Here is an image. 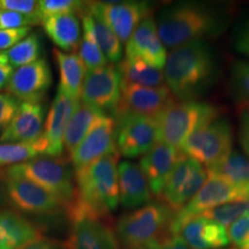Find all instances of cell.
<instances>
[{"instance_id": "d6a6232c", "label": "cell", "mask_w": 249, "mask_h": 249, "mask_svg": "<svg viewBox=\"0 0 249 249\" xmlns=\"http://www.w3.org/2000/svg\"><path fill=\"white\" fill-rule=\"evenodd\" d=\"M14 68H20L37 61L40 55V39L37 34H30L17 45L5 52Z\"/></svg>"}, {"instance_id": "d590c367", "label": "cell", "mask_w": 249, "mask_h": 249, "mask_svg": "<svg viewBox=\"0 0 249 249\" xmlns=\"http://www.w3.org/2000/svg\"><path fill=\"white\" fill-rule=\"evenodd\" d=\"M86 8V2L77 0H40L39 13L40 21L52 15L66 13H82Z\"/></svg>"}, {"instance_id": "44dd1931", "label": "cell", "mask_w": 249, "mask_h": 249, "mask_svg": "<svg viewBox=\"0 0 249 249\" xmlns=\"http://www.w3.org/2000/svg\"><path fill=\"white\" fill-rule=\"evenodd\" d=\"M183 152L179 148L157 142L143 155L140 166L147 177L152 195L160 200L164 187Z\"/></svg>"}, {"instance_id": "1f68e13d", "label": "cell", "mask_w": 249, "mask_h": 249, "mask_svg": "<svg viewBox=\"0 0 249 249\" xmlns=\"http://www.w3.org/2000/svg\"><path fill=\"white\" fill-rule=\"evenodd\" d=\"M90 17H91L93 34H95L99 48L104 53L105 58L112 64H116V62L119 64L123 60V43L107 24L92 17L91 14Z\"/></svg>"}, {"instance_id": "2e32d148", "label": "cell", "mask_w": 249, "mask_h": 249, "mask_svg": "<svg viewBox=\"0 0 249 249\" xmlns=\"http://www.w3.org/2000/svg\"><path fill=\"white\" fill-rule=\"evenodd\" d=\"M123 81L114 65L87 71L80 99L103 112L113 111L119 103Z\"/></svg>"}, {"instance_id": "ee69618b", "label": "cell", "mask_w": 249, "mask_h": 249, "mask_svg": "<svg viewBox=\"0 0 249 249\" xmlns=\"http://www.w3.org/2000/svg\"><path fill=\"white\" fill-rule=\"evenodd\" d=\"M14 67L9 62L6 53H0V90L6 89L13 75Z\"/></svg>"}, {"instance_id": "9c48e42d", "label": "cell", "mask_w": 249, "mask_h": 249, "mask_svg": "<svg viewBox=\"0 0 249 249\" xmlns=\"http://www.w3.org/2000/svg\"><path fill=\"white\" fill-rule=\"evenodd\" d=\"M86 11L113 31L121 43H127L143 18L150 15L145 1H91Z\"/></svg>"}, {"instance_id": "60d3db41", "label": "cell", "mask_w": 249, "mask_h": 249, "mask_svg": "<svg viewBox=\"0 0 249 249\" xmlns=\"http://www.w3.org/2000/svg\"><path fill=\"white\" fill-rule=\"evenodd\" d=\"M31 27L18 28V29H6L0 30V50L1 51H8L18 43L29 36Z\"/></svg>"}, {"instance_id": "f35d334b", "label": "cell", "mask_w": 249, "mask_h": 249, "mask_svg": "<svg viewBox=\"0 0 249 249\" xmlns=\"http://www.w3.org/2000/svg\"><path fill=\"white\" fill-rule=\"evenodd\" d=\"M21 101L7 92L0 93V129H6L20 108Z\"/></svg>"}, {"instance_id": "52a82bcc", "label": "cell", "mask_w": 249, "mask_h": 249, "mask_svg": "<svg viewBox=\"0 0 249 249\" xmlns=\"http://www.w3.org/2000/svg\"><path fill=\"white\" fill-rule=\"evenodd\" d=\"M71 226L65 249H120L116 229L110 217L81 210L66 211Z\"/></svg>"}, {"instance_id": "cb8c5ba5", "label": "cell", "mask_w": 249, "mask_h": 249, "mask_svg": "<svg viewBox=\"0 0 249 249\" xmlns=\"http://www.w3.org/2000/svg\"><path fill=\"white\" fill-rule=\"evenodd\" d=\"M43 238L35 224L12 210H0V249H18Z\"/></svg>"}, {"instance_id": "484cf974", "label": "cell", "mask_w": 249, "mask_h": 249, "mask_svg": "<svg viewBox=\"0 0 249 249\" xmlns=\"http://www.w3.org/2000/svg\"><path fill=\"white\" fill-rule=\"evenodd\" d=\"M53 55L59 68L60 83L58 88L64 90L71 97L80 99L81 89L87 74V67L76 52H64L53 50Z\"/></svg>"}, {"instance_id": "f1b7e54d", "label": "cell", "mask_w": 249, "mask_h": 249, "mask_svg": "<svg viewBox=\"0 0 249 249\" xmlns=\"http://www.w3.org/2000/svg\"><path fill=\"white\" fill-rule=\"evenodd\" d=\"M208 176L222 178L235 185L249 186V158L239 151H231L213 166L207 167Z\"/></svg>"}, {"instance_id": "74e56055", "label": "cell", "mask_w": 249, "mask_h": 249, "mask_svg": "<svg viewBox=\"0 0 249 249\" xmlns=\"http://www.w3.org/2000/svg\"><path fill=\"white\" fill-rule=\"evenodd\" d=\"M229 240L234 246V248L242 249L249 241V213L233 222L229 226Z\"/></svg>"}, {"instance_id": "9a60e30c", "label": "cell", "mask_w": 249, "mask_h": 249, "mask_svg": "<svg viewBox=\"0 0 249 249\" xmlns=\"http://www.w3.org/2000/svg\"><path fill=\"white\" fill-rule=\"evenodd\" d=\"M0 179L5 182L11 203L23 213L49 214L57 213L64 208V204L54 195L30 180L22 177L9 176L1 171Z\"/></svg>"}, {"instance_id": "5bb4252c", "label": "cell", "mask_w": 249, "mask_h": 249, "mask_svg": "<svg viewBox=\"0 0 249 249\" xmlns=\"http://www.w3.org/2000/svg\"><path fill=\"white\" fill-rule=\"evenodd\" d=\"M116 152H118L116 120L104 113L98 118L86 138L70 155V161L74 171H77L99 158Z\"/></svg>"}, {"instance_id": "ab89813d", "label": "cell", "mask_w": 249, "mask_h": 249, "mask_svg": "<svg viewBox=\"0 0 249 249\" xmlns=\"http://www.w3.org/2000/svg\"><path fill=\"white\" fill-rule=\"evenodd\" d=\"M38 24L33 18L24 17L22 14L0 9V30L18 29V28L31 27Z\"/></svg>"}, {"instance_id": "8992f818", "label": "cell", "mask_w": 249, "mask_h": 249, "mask_svg": "<svg viewBox=\"0 0 249 249\" xmlns=\"http://www.w3.org/2000/svg\"><path fill=\"white\" fill-rule=\"evenodd\" d=\"M9 176L22 177L54 195L65 207L75 192L73 171L62 157H40L26 163L0 169Z\"/></svg>"}, {"instance_id": "836d02e7", "label": "cell", "mask_w": 249, "mask_h": 249, "mask_svg": "<svg viewBox=\"0 0 249 249\" xmlns=\"http://www.w3.org/2000/svg\"><path fill=\"white\" fill-rule=\"evenodd\" d=\"M231 90L240 111L249 110V60H238L233 64Z\"/></svg>"}, {"instance_id": "d6986e66", "label": "cell", "mask_w": 249, "mask_h": 249, "mask_svg": "<svg viewBox=\"0 0 249 249\" xmlns=\"http://www.w3.org/2000/svg\"><path fill=\"white\" fill-rule=\"evenodd\" d=\"M126 58L139 59L158 70L164 68L167 52L158 35L154 17L143 18L134 31L126 43Z\"/></svg>"}, {"instance_id": "f546056e", "label": "cell", "mask_w": 249, "mask_h": 249, "mask_svg": "<svg viewBox=\"0 0 249 249\" xmlns=\"http://www.w3.org/2000/svg\"><path fill=\"white\" fill-rule=\"evenodd\" d=\"M48 141L40 136L30 143H0V166L18 165L48 155Z\"/></svg>"}, {"instance_id": "7402d4cb", "label": "cell", "mask_w": 249, "mask_h": 249, "mask_svg": "<svg viewBox=\"0 0 249 249\" xmlns=\"http://www.w3.org/2000/svg\"><path fill=\"white\" fill-rule=\"evenodd\" d=\"M44 107L40 101L21 102L17 116L0 135V143H30L43 135Z\"/></svg>"}, {"instance_id": "7a4b0ae2", "label": "cell", "mask_w": 249, "mask_h": 249, "mask_svg": "<svg viewBox=\"0 0 249 249\" xmlns=\"http://www.w3.org/2000/svg\"><path fill=\"white\" fill-rule=\"evenodd\" d=\"M217 71L213 50L204 40L173 49L164 66L165 85L179 101H195L213 85Z\"/></svg>"}, {"instance_id": "bcb514c9", "label": "cell", "mask_w": 249, "mask_h": 249, "mask_svg": "<svg viewBox=\"0 0 249 249\" xmlns=\"http://www.w3.org/2000/svg\"><path fill=\"white\" fill-rule=\"evenodd\" d=\"M156 249H191L177 236H170L164 240Z\"/></svg>"}, {"instance_id": "4316f807", "label": "cell", "mask_w": 249, "mask_h": 249, "mask_svg": "<svg viewBox=\"0 0 249 249\" xmlns=\"http://www.w3.org/2000/svg\"><path fill=\"white\" fill-rule=\"evenodd\" d=\"M105 112L80 101L75 112L68 123L66 132H65L64 148L66 149L68 155L75 150L77 145L82 142V140L91 129L93 124Z\"/></svg>"}, {"instance_id": "7c38bea8", "label": "cell", "mask_w": 249, "mask_h": 249, "mask_svg": "<svg viewBox=\"0 0 249 249\" xmlns=\"http://www.w3.org/2000/svg\"><path fill=\"white\" fill-rule=\"evenodd\" d=\"M117 149L121 156L135 158L145 155L160 142L158 123L156 118L140 114L117 117Z\"/></svg>"}, {"instance_id": "8fae6325", "label": "cell", "mask_w": 249, "mask_h": 249, "mask_svg": "<svg viewBox=\"0 0 249 249\" xmlns=\"http://www.w3.org/2000/svg\"><path fill=\"white\" fill-rule=\"evenodd\" d=\"M208 179L203 165L183 154L171 173L160 201L173 213L181 210Z\"/></svg>"}, {"instance_id": "6da1fadb", "label": "cell", "mask_w": 249, "mask_h": 249, "mask_svg": "<svg viewBox=\"0 0 249 249\" xmlns=\"http://www.w3.org/2000/svg\"><path fill=\"white\" fill-rule=\"evenodd\" d=\"M158 35L165 49L211 38L225 29L226 18L219 8L196 1L166 6L156 18Z\"/></svg>"}, {"instance_id": "ffe728a7", "label": "cell", "mask_w": 249, "mask_h": 249, "mask_svg": "<svg viewBox=\"0 0 249 249\" xmlns=\"http://www.w3.org/2000/svg\"><path fill=\"white\" fill-rule=\"evenodd\" d=\"M81 99L74 98L58 88L44 124L43 136L48 141L50 157H61L64 151L65 132Z\"/></svg>"}, {"instance_id": "7bdbcfd3", "label": "cell", "mask_w": 249, "mask_h": 249, "mask_svg": "<svg viewBox=\"0 0 249 249\" xmlns=\"http://www.w3.org/2000/svg\"><path fill=\"white\" fill-rule=\"evenodd\" d=\"M239 141L241 148L249 158V110L241 111L240 127H239Z\"/></svg>"}, {"instance_id": "d4e9b609", "label": "cell", "mask_w": 249, "mask_h": 249, "mask_svg": "<svg viewBox=\"0 0 249 249\" xmlns=\"http://www.w3.org/2000/svg\"><path fill=\"white\" fill-rule=\"evenodd\" d=\"M49 38L58 48L67 52H75L81 42V24L76 13L52 15L40 21Z\"/></svg>"}, {"instance_id": "e575fe53", "label": "cell", "mask_w": 249, "mask_h": 249, "mask_svg": "<svg viewBox=\"0 0 249 249\" xmlns=\"http://www.w3.org/2000/svg\"><path fill=\"white\" fill-rule=\"evenodd\" d=\"M246 213H249V198L219 205L213 209L204 211L200 213V216L213 220L224 227H227Z\"/></svg>"}, {"instance_id": "f6af8a7d", "label": "cell", "mask_w": 249, "mask_h": 249, "mask_svg": "<svg viewBox=\"0 0 249 249\" xmlns=\"http://www.w3.org/2000/svg\"><path fill=\"white\" fill-rule=\"evenodd\" d=\"M18 249H65V247L64 242H59L57 240H52V239L43 236L38 240L24 245Z\"/></svg>"}, {"instance_id": "3957f363", "label": "cell", "mask_w": 249, "mask_h": 249, "mask_svg": "<svg viewBox=\"0 0 249 249\" xmlns=\"http://www.w3.org/2000/svg\"><path fill=\"white\" fill-rule=\"evenodd\" d=\"M119 157V152L107 155L83 169L74 171L75 192L70 203L80 205L99 216L110 217L120 203Z\"/></svg>"}, {"instance_id": "30bf717a", "label": "cell", "mask_w": 249, "mask_h": 249, "mask_svg": "<svg viewBox=\"0 0 249 249\" xmlns=\"http://www.w3.org/2000/svg\"><path fill=\"white\" fill-rule=\"evenodd\" d=\"M248 198L249 186L235 185L222 178L208 176L207 181L201 187L200 191L196 193L194 197L181 210L173 213L171 226L219 205Z\"/></svg>"}, {"instance_id": "e0dca14e", "label": "cell", "mask_w": 249, "mask_h": 249, "mask_svg": "<svg viewBox=\"0 0 249 249\" xmlns=\"http://www.w3.org/2000/svg\"><path fill=\"white\" fill-rule=\"evenodd\" d=\"M170 230L171 235L179 238L191 249H222L230 244L226 227L200 214L171 226Z\"/></svg>"}, {"instance_id": "603a6c76", "label": "cell", "mask_w": 249, "mask_h": 249, "mask_svg": "<svg viewBox=\"0 0 249 249\" xmlns=\"http://www.w3.org/2000/svg\"><path fill=\"white\" fill-rule=\"evenodd\" d=\"M118 180L120 204L124 208L135 209L150 202V186L140 165L128 160L121 161L118 165Z\"/></svg>"}, {"instance_id": "5b68a950", "label": "cell", "mask_w": 249, "mask_h": 249, "mask_svg": "<svg viewBox=\"0 0 249 249\" xmlns=\"http://www.w3.org/2000/svg\"><path fill=\"white\" fill-rule=\"evenodd\" d=\"M220 110L209 103L173 102L158 116L160 142L179 148L193 133L218 120Z\"/></svg>"}, {"instance_id": "c3c4849f", "label": "cell", "mask_w": 249, "mask_h": 249, "mask_svg": "<svg viewBox=\"0 0 249 249\" xmlns=\"http://www.w3.org/2000/svg\"><path fill=\"white\" fill-rule=\"evenodd\" d=\"M230 249H238V248H234V247H233V248H230Z\"/></svg>"}, {"instance_id": "8d00e7d4", "label": "cell", "mask_w": 249, "mask_h": 249, "mask_svg": "<svg viewBox=\"0 0 249 249\" xmlns=\"http://www.w3.org/2000/svg\"><path fill=\"white\" fill-rule=\"evenodd\" d=\"M0 9L22 14L40 23L39 1L35 0H0Z\"/></svg>"}, {"instance_id": "83f0119b", "label": "cell", "mask_w": 249, "mask_h": 249, "mask_svg": "<svg viewBox=\"0 0 249 249\" xmlns=\"http://www.w3.org/2000/svg\"><path fill=\"white\" fill-rule=\"evenodd\" d=\"M124 85L143 87L165 86L163 71L139 59L124 58L117 65Z\"/></svg>"}, {"instance_id": "b9f144b4", "label": "cell", "mask_w": 249, "mask_h": 249, "mask_svg": "<svg viewBox=\"0 0 249 249\" xmlns=\"http://www.w3.org/2000/svg\"><path fill=\"white\" fill-rule=\"evenodd\" d=\"M233 45L239 53L249 58V17L235 29Z\"/></svg>"}, {"instance_id": "7dc6e473", "label": "cell", "mask_w": 249, "mask_h": 249, "mask_svg": "<svg viewBox=\"0 0 249 249\" xmlns=\"http://www.w3.org/2000/svg\"><path fill=\"white\" fill-rule=\"evenodd\" d=\"M242 249H249V241L247 242V245H246V246H245V247H244V248H242Z\"/></svg>"}, {"instance_id": "4fadbf2b", "label": "cell", "mask_w": 249, "mask_h": 249, "mask_svg": "<svg viewBox=\"0 0 249 249\" xmlns=\"http://www.w3.org/2000/svg\"><path fill=\"white\" fill-rule=\"evenodd\" d=\"M173 102L174 97L166 85L143 87L123 83L119 103L112 112L114 118L130 113L157 118Z\"/></svg>"}, {"instance_id": "ba28073f", "label": "cell", "mask_w": 249, "mask_h": 249, "mask_svg": "<svg viewBox=\"0 0 249 249\" xmlns=\"http://www.w3.org/2000/svg\"><path fill=\"white\" fill-rule=\"evenodd\" d=\"M233 134L231 124L218 119L193 133L180 147L183 154L205 165V169L222 160L232 150Z\"/></svg>"}, {"instance_id": "277c9868", "label": "cell", "mask_w": 249, "mask_h": 249, "mask_svg": "<svg viewBox=\"0 0 249 249\" xmlns=\"http://www.w3.org/2000/svg\"><path fill=\"white\" fill-rule=\"evenodd\" d=\"M173 211L161 202L148 203L117 222L120 249H156L171 235Z\"/></svg>"}, {"instance_id": "4dcf8cb0", "label": "cell", "mask_w": 249, "mask_h": 249, "mask_svg": "<svg viewBox=\"0 0 249 249\" xmlns=\"http://www.w3.org/2000/svg\"><path fill=\"white\" fill-rule=\"evenodd\" d=\"M87 4V2H86ZM81 18H82V38H81L79 49H77V54L86 65L87 70L91 71L96 70V68L107 66L108 64L107 59L105 58L104 53L102 52L101 48H99L97 39H96L95 34H93L92 23H91V17L88 12L85 11L81 13Z\"/></svg>"}, {"instance_id": "ac0fdd59", "label": "cell", "mask_w": 249, "mask_h": 249, "mask_svg": "<svg viewBox=\"0 0 249 249\" xmlns=\"http://www.w3.org/2000/svg\"><path fill=\"white\" fill-rule=\"evenodd\" d=\"M52 83V74L44 59L17 68L13 71L6 90L21 102L42 101Z\"/></svg>"}]
</instances>
